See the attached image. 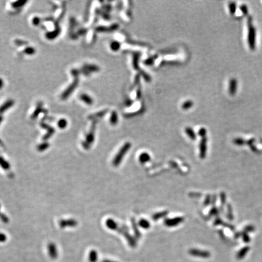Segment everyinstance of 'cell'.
I'll use <instances>...</instances> for the list:
<instances>
[{
	"instance_id": "obj_5",
	"label": "cell",
	"mask_w": 262,
	"mask_h": 262,
	"mask_svg": "<svg viewBox=\"0 0 262 262\" xmlns=\"http://www.w3.org/2000/svg\"><path fill=\"white\" fill-rule=\"evenodd\" d=\"M47 248L48 255L49 256L50 258L52 260L57 259L58 256V253L56 245L54 243L51 242L48 245Z\"/></svg>"
},
{
	"instance_id": "obj_10",
	"label": "cell",
	"mask_w": 262,
	"mask_h": 262,
	"mask_svg": "<svg viewBox=\"0 0 262 262\" xmlns=\"http://www.w3.org/2000/svg\"><path fill=\"white\" fill-rule=\"evenodd\" d=\"M106 225L109 229H111V230L118 229L117 223L115 222V220H114L112 218H109L106 221Z\"/></svg>"
},
{
	"instance_id": "obj_25",
	"label": "cell",
	"mask_w": 262,
	"mask_h": 262,
	"mask_svg": "<svg viewBox=\"0 0 262 262\" xmlns=\"http://www.w3.org/2000/svg\"><path fill=\"white\" fill-rule=\"evenodd\" d=\"M67 122L65 120H64V119H62V120H60L59 122H58V127L60 128H61V129H64V128H65L66 127V126H67Z\"/></svg>"
},
{
	"instance_id": "obj_12",
	"label": "cell",
	"mask_w": 262,
	"mask_h": 262,
	"mask_svg": "<svg viewBox=\"0 0 262 262\" xmlns=\"http://www.w3.org/2000/svg\"><path fill=\"white\" fill-rule=\"evenodd\" d=\"M138 158H139V161L141 163L144 164V163H146L150 161V157L149 154H147L146 152H143L140 155Z\"/></svg>"
},
{
	"instance_id": "obj_16",
	"label": "cell",
	"mask_w": 262,
	"mask_h": 262,
	"mask_svg": "<svg viewBox=\"0 0 262 262\" xmlns=\"http://www.w3.org/2000/svg\"><path fill=\"white\" fill-rule=\"evenodd\" d=\"M131 222H132V228H133V231L135 232V234L136 238L139 239L141 237V234H140V231H139V230L138 229V227H137V225L136 224V222H135V220L133 218H132L131 219Z\"/></svg>"
},
{
	"instance_id": "obj_20",
	"label": "cell",
	"mask_w": 262,
	"mask_h": 262,
	"mask_svg": "<svg viewBox=\"0 0 262 262\" xmlns=\"http://www.w3.org/2000/svg\"><path fill=\"white\" fill-rule=\"evenodd\" d=\"M94 131H91L86 137V142H87L88 144H90L94 142Z\"/></svg>"
},
{
	"instance_id": "obj_28",
	"label": "cell",
	"mask_w": 262,
	"mask_h": 262,
	"mask_svg": "<svg viewBox=\"0 0 262 262\" xmlns=\"http://www.w3.org/2000/svg\"><path fill=\"white\" fill-rule=\"evenodd\" d=\"M82 99L86 103H88V104H91L92 102V99L90 98H89V97H88V96H87V95H83L82 96Z\"/></svg>"
},
{
	"instance_id": "obj_9",
	"label": "cell",
	"mask_w": 262,
	"mask_h": 262,
	"mask_svg": "<svg viewBox=\"0 0 262 262\" xmlns=\"http://www.w3.org/2000/svg\"><path fill=\"white\" fill-rule=\"evenodd\" d=\"M119 232H123V234L125 236V237L127 239V240H128L129 244L130 245V246H133V247L135 246V245H136V242H135V239L131 236V235H129L128 232H125V231L122 230V229H120V230H119Z\"/></svg>"
},
{
	"instance_id": "obj_18",
	"label": "cell",
	"mask_w": 262,
	"mask_h": 262,
	"mask_svg": "<svg viewBox=\"0 0 262 262\" xmlns=\"http://www.w3.org/2000/svg\"><path fill=\"white\" fill-rule=\"evenodd\" d=\"M0 166H1L2 168L5 170H7L10 168L9 163L7 161H5L2 157H0Z\"/></svg>"
},
{
	"instance_id": "obj_30",
	"label": "cell",
	"mask_w": 262,
	"mask_h": 262,
	"mask_svg": "<svg viewBox=\"0 0 262 262\" xmlns=\"http://www.w3.org/2000/svg\"><path fill=\"white\" fill-rule=\"evenodd\" d=\"M7 240V236L3 233H0V243H4Z\"/></svg>"
},
{
	"instance_id": "obj_21",
	"label": "cell",
	"mask_w": 262,
	"mask_h": 262,
	"mask_svg": "<svg viewBox=\"0 0 262 262\" xmlns=\"http://www.w3.org/2000/svg\"><path fill=\"white\" fill-rule=\"evenodd\" d=\"M229 7L230 10V13L232 15H234L236 12V3L235 2H231L229 4Z\"/></svg>"
},
{
	"instance_id": "obj_6",
	"label": "cell",
	"mask_w": 262,
	"mask_h": 262,
	"mask_svg": "<svg viewBox=\"0 0 262 262\" xmlns=\"http://www.w3.org/2000/svg\"><path fill=\"white\" fill-rule=\"evenodd\" d=\"M207 150V138L203 137L200 143V157L201 158H204Z\"/></svg>"
},
{
	"instance_id": "obj_34",
	"label": "cell",
	"mask_w": 262,
	"mask_h": 262,
	"mask_svg": "<svg viewBox=\"0 0 262 262\" xmlns=\"http://www.w3.org/2000/svg\"><path fill=\"white\" fill-rule=\"evenodd\" d=\"M83 147L85 148V149H89V147H90V144H88L87 142H83Z\"/></svg>"
},
{
	"instance_id": "obj_3",
	"label": "cell",
	"mask_w": 262,
	"mask_h": 262,
	"mask_svg": "<svg viewBox=\"0 0 262 262\" xmlns=\"http://www.w3.org/2000/svg\"><path fill=\"white\" fill-rule=\"evenodd\" d=\"M185 218L182 217H177L172 218H166L164 220V224L168 227H174L183 223Z\"/></svg>"
},
{
	"instance_id": "obj_22",
	"label": "cell",
	"mask_w": 262,
	"mask_h": 262,
	"mask_svg": "<svg viewBox=\"0 0 262 262\" xmlns=\"http://www.w3.org/2000/svg\"><path fill=\"white\" fill-rule=\"evenodd\" d=\"M139 55L138 54H135L133 57V61H132V66L135 69H138V61Z\"/></svg>"
},
{
	"instance_id": "obj_33",
	"label": "cell",
	"mask_w": 262,
	"mask_h": 262,
	"mask_svg": "<svg viewBox=\"0 0 262 262\" xmlns=\"http://www.w3.org/2000/svg\"><path fill=\"white\" fill-rule=\"evenodd\" d=\"M141 90H140V89H138V90H137V91H136V98H140V97H141Z\"/></svg>"
},
{
	"instance_id": "obj_15",
	"label": "cell",
	"mask_w": 262,
	"mask_h": 262,
	"mask_svg": "<svg viewBox=\"0 0 262 262\" xmlns=\"http://www.w3.org/2000/svg\"><path fill=\"white\" fill-rule=\"evenodd\" d=\"M185 132L186 133V134L188 135V136L193 140H195L196 139V133L194 132V130L189 127H187L185 129Z\"/></svg>"
},
{
	"instance_id": "obj_24",
	"label": "cell",
	"mask_w": 262,
	"mask_h": 262,
	"mask_svg": "<svg viewBox=\"0 0 262 262\" xmlns=\"http://www.w3.org/2000/svg\"><path fill=\"white\" fill-rule=\"evenodd\" d=\"M120 44L119 43H118L117 41L112 42L111 43V48L114 51H119V49H120Z\"/></svg>"
},
{
	"instance_id": "obj_4",
	"label": "cell",
	"mask_w": 262,
	"mask_h": 262,
	"mask_svg": "<svg viewBox=\"0 0 262 262\" xmlns=\"http://www.w3.org/2000/svg\"><path fill=\"white\" fill-rule=\"evenodd\" d=\"M189 253L192 256L203 258V259L209 258L211 256V254L209 252L207 251L198 250V249H191L189 251Z\"/></svg>"
},
{
	"instance_id": "obj_2",
	"label": "cell",
	"mask_w": 262,
	"mask_h": 262,
	"mask_svg": "<svg viewBox=\"0 0 262 262\" xmlns=\"http://www.w3.org/2000/svg\"><path fill=\"white\" fill-rule=\"evenodd\" d=\"M131 144L129 142H126L123 144V146L120 148L119 152L117 154L115 157H114L113 160V165L115 167L119 166V165L120 164V163L122 161L125 155L127 152L129 151V149L131 148Z\"/></svg>"
},
{
	"instance_id": "obj_19",
	"label": "cell",
	"mask_w": 262,
	"mask_h": 262,
	"mask_svg": "<svg viewBox=\"0 0 262 262\" xmlns=\"http://www.w3.org/2000/svg\"><path fill=\"white\" fill-rule=\"evenodd\" d=\"M193 104H194V103L192 101L188 100V101H186L183 103L182 107L183 109L187 110V109H190L193 106Z\"/></svg>"
},
{
	"instance_id": "obj_1",
	"label": "cell",
	"mask_w": 262,
	"mask_h": 262,
	"mask_svg": "<svg viewBox=\"0 0 262 262\" xmlns=\"http://www.w3.org/2000/svg\"><path fill=\"white\" fill-rule=\"evenodd\" d=\"M248 44L251 51H254L256 48V32L253 23V18L250 16L248 19Z\"/></svg>"
},
{
	"instance_id": "obj_8",
	"label": "cell",
	"mask_w": 262,
	"mask_h": 262,
	"mask_svg": "<svg viewBox=\"0 0 262 262\" xmlns=\"http://www.w3.org/2000/svg\"><path fill=\"white\" fill-rule=\"evenodd\" d=\"M237 80L235 78L231 79L229 82V92L231 95H234L235 94L237 91Z\"/></svg>"
},
{
	"instance_id": "obj_7",
	"label": "cell",
	"mask_w": 262,
	"mask_h": 262,
	"mask_svg": "<svg viewBox=\"0 0 262 262\" xmlns=\"http://www.w3.org/2000/svg\"><path fill=\"white\" fill-rule=\"evenodd\" d=\"M60 226L62 228H65L66 227H74L77 225V221L74 219L69 220H62L59 223Z\"/></svg>"
},
{
	"instance_id": "obj_38",
	"label": "cell",
	"mask_w": 262,
	"mask_h": 262,
	"mask_svg": "<svg viewBox=\"0 0 262 262\" xmlns=\"http://www.w3.org/2000/svg\"><path fill=\"white\" fill-rule=\"evenodd\" d=\"M0 207H1V204H0Z\"/></svg>"
},
{
	"instance_id": "obj_13",
	"label": "cell",
	"mask_w": 262,
	"mask_h": 262,
	"mask_svg": "<svg viewBox=\"0 0 262 262\" xmlns=\"http://www.w3.org/2000/svg\"><path fill=\"white\" fill-rule=\"evenodd\" d=\"M168 211H163L161 212H157L156 214H154L152 215V219L154 221H157L160 218H162L163 217H165L166 215H168Z\"/></svg>"
},
{
	"instance_id": "obj_37",
	"label": "cell",
	"mask_w": 262,
	"mask_h": 262,
	"mask_svg": "<svg viewBox=\"0 0 262 262\" xmlns=\"http://www.w3.org/2000/svg\"><path fill=\"white\" fill-rule=\"evenodd\" d=\"M1 117H0V123H1Z\"/></svg>"
},
{
	"instance_id": "obj_23",
	"label": "cell",
	"mask_w": 262,
	"mask_h": 262,
	"mask_svg": "<svg viewBox=\"0 0 262 262\" xmlns=\"http://www.w3.org/2000/svg\"><path fill=\"white\" fill-rule=\"evenodd\" d=\"M49 143H42V144H40L38 146L37 149H38V151L42 152V151H44V150H46V149H48L49 147Z\"/></svg>"
},
{
	"instance_id": "obj_32",
	"label": "cell",
	"mask_w": 262,
	"mask_h": 262,
	"mask_svg": "<svg viewBox=\"0 0 262 262\" xmlns=\"http://www.w3.org/2000/svg\"><path fill=\"white\" fill-rule=\"evenodd\" d=\"M210 201H211V197H210V196H206V200H205V201H204V205H205V206H207V205H208V204H209Z\"/></svg>"
},
{
	"instance_id": "obj_11",
	"label": "cell",
	"mask_w": 262,
	"mask_h": 262,
	"mask_svg": "<svg viewBox=\"0 0 262 262\" xmlns=\"http://www.w3.org/2000/svg\"><path fill=\"white\" fill-rule=\"evenodd\" d=\"M88 260L89 262H97L98 260V253L94 250H91L89 254Z\"/></svg>"
},
{
	"instance_id": "obj_29",
	"label": "cell",
	"mask_w": 262,
	"mask_h": 262,
	"mask_svg": "<svg viewBox=\"0 0 262 262\" xmlns=\"http://www.w3.org/2000/svg\"><path fill=\"white\" fill-rule=\"evenodd\" d=\"M198 134L202 138L203 137H205L206 134V129L203 128H201V129H200V130L198 131Z\"/></svg>"
},
{
	"instance_id": "obj_14",
	"label": "cell",
	"mask_w": 262,
	"mask_h": 262,
	"mask_svg": "<svg viewBox=\"0 0 262 262\" xmlns=\"http://www.w3.org/2000/svg\"><path fill=\"white\" fill-rule=\"evenodd\" d=\"M138 225L144 229H148L150 227V224L149 221L144 218H142L139 220Z\"/></svg>"
},
{
	"instance_id": "obj_35",
	"label": "cell",
	"mask_w": 262,
	"mask_h": 262,
	"mask_svg": "<svg viewBox=\"0 0 262 262\" xmlns=\"http://www.w3.org/2000/svg\"><path fill=\"white\" fill-rule=\"evenodd\" d=\"M101 262H114V261H112V260H103V261H101Z\"/></svg>"
},
{
	"instance_id": "obj_27",
	"label": "cell",
	"mask_w": 262,
	"mask_h": 262,
	"mask_svg": "<svg viewBox=\"0 0 262 262\" xmlns=\"http://www.w3.org/2000/svg\"><path fill=\"white\" fill-rule=\"evenodd\" d=\"M0 220L4 223H7L9 221L8 217L4 214H0Z\"/></svg>"
},
{
	"instance_id": "obj_36",
	"label": "cell",
	"mask_w": 262,
	"mask_h": 262,
	"mask_svg": "<svg viewBox=\"0 0 262 262\" xmlns=\"http://www.w3.org/2000/svg\"><path fill=\"white\" fill-rule=\"evenodd\" d=\"M2 84H3V83H2V81L0 79V89L1 88V87L2 86Z\"/></svg>"
},
{
	"instance_id": "obj_26",
	"label": "cell",
	"mask_w": 262,
	"mask_h": 262,
	"mask_svg": "<svg viewBox=\"0 0 262 262\" xmlns=\"http://www.w3.org/2000/svg\"><path fill=\"white\" fill-rule=\"evenodd\" d=\"M240 10L245 15H247V14L248 13V8L246 5V4H242L240 6Z\"/></svg>"
},
{
	"instance_id": "obj_17",
	"label": "cell",
	"mask_w": 262,
	"mask_h": 262,
	"mask_svg": "<svg viewBox=\"0 0 262 262\" xmlns=\"http://www.w3.org/2000/svg\"><path fill=\"white\" fill-rule=\"evenodd\" d=\"M110 122L112 125H115L118 122V115L117 113L115 111H113L111 114V119H110Z\"/></svg>"
},
{
	"instance_id": "obj_31",
	"label": "cell",
	"mask_w": 262,
	"mask_h": 262,
	"mask_svg": "<svg viewBox=\"0 0 262 262\" xmlns=\"http://www.w3.org/2000/svg\"><path fill=\"white\" fill-rule=\"evenodd\" d=\"M156 57H151V58H148L147 60H146L145 62H144V63H145V64L146 65H150V64H152V63H153V62H154V59H155V58Z\"/></svg>"
}]
</instances>
